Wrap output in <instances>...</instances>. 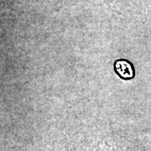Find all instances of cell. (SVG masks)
<instances>
[{"mask_svg": "<svg viewBox=\"0 0 151 151\" xmlns=\"http://www.w3.org/2000/svg\"><path fill=\"white\" fill-rule=\"evenodd\" d=\"M116 73L124 80H130L134 77V69L133 64L127 60H118L114 63Z\"/></svg>", "mask_w": 151, "mask_h": 151, "instance_id": "6da1fadb", "label": "cell"}]
</instances>
